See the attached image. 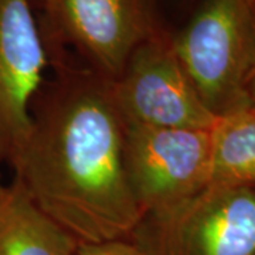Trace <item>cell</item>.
Masks as SVG:
<instances>
[{
    "mask_svg": "<svg viewBox=\"0 0 255 255\" xmlns=\"http://www.w3.org/2000/svg\"><path fill=\"white\" fill-rule=\"evenodd\" d=\"M251 6H253V16H254V26H255V4L251 1ZM248 102L254 104L255 105V71L251 82H250V87H248Z\"/></svg>",
    "mask_w": 255,
    "mask_h": 255,
    "instance_id": "obj_11",
    "label": "cell"
},
{
    "mask_svg": "<svg viewBox=\"0 0 255 255\" xmlns=\"http://www.w3.org/2000/svg\"><path fill=\"white\" fill-rule=\"evenodd\" d=\"M111 95L125 125L211 129L217 118L193 88L172 47V31L135 50Z\"/></svg>",
    "mask_w": 255,
    "mask_h": 255,
    "instance_id": "obj_6",
    "label": "cell"
},
{
    "mask_svg": "<svg viewBox=\"0 0 255 255\" xmlns=\"http://www.w3.org/2000/svg\"><path fill=\"white\" fill-rule=\"evenodd\" d=\"M251 1H253V3H254V4H255V0H251Z\"/></svg>",
    "mask_w": 255,
    "mask_h": 255,
    "instance_id": "obj_12",
    "label": "cell"
},
{
    "mask_svg": "<svg viewBox=\"0 0 255 255\" xmlns=\"http://www.w3.org/2000/svg\"><path fill=\"white\" fill-rule=\"evenodd\" d=\"M47 47L73 50L105 80H117L142 44L166 34L160 0H43Z\"/></svg>",
    "mask_w": 255,
    "mask_h": 255,
    "instance_id": "obj_3",
    "label": "cell"
},
{
    "mask_svg": "<svg viewBox=\"0 0 255 255\" xmlns=\"http://www.w3.org/2000/svg\"><path fill=\"white\" fill-rule=\"evenodd\" d=\"M172 47L203 105L220 118L248 104L255 71L251 0H203Z\"/></svg>",
    "mask_w": 255,
    "mask_h": 255,
    "instance_id": "obj_2",
    "label": "cell"
},
{
    "mask_svg": "<svg viewBox=\"0 0 255 255\" xmlns=\"http://www.w3.org/2000/svg\"><path fill=\"white\" fill-rule=\"evenodd\" d=\"M54 78L30 110V129L9 164L36 206L78 243L129 238L143 213L128 184L125 124L110 80L46 47Z\"/></svg>",
    "mask_w": 255,
    "mask_h": 255,
    "instance_id": "obj_1",
    "label": "cell"
},
{
    "mask_svg": "<svg viewBox=\"0 0 255 255\" xmlns=\"http://www.w3.org/2000/svg\"><path fill=\"white\" fill-rule=\"evenodd\" d=\"M210 184H255V105L220 117L211 128Z\"/></svg>",
    "mask_w": 255,
    "mask_h": 255,
    "instance_id": "obj_9",
    "label": "cell"
},
{
    "mask_svg": "<svg viewBox=\"0 0 255 255\" xmlns=\"http://www.w3.org/2000/svg\"><path fill=\"white\" fill-rule=\"evenodd\" d=\"M74 255H146L130 238L102 243H80Z\"/></svg>",
    "mask_w": 255,
    "mask_h": 255,
    "instance_id": "obj_10",
    "label": "cell"
},
{
    "mask_svg": "<svg viewBox=\"0 0 255 255\" xmlns=\"http://www.w3.org/2000/svg\"><path fill=\"white\" fill-rule=\"evenodd\" d=\"M78 244L16 179L0 184V255H74Z\"/></svg>",
    "mask_w": 255,
    "mask_h": 255,
    "instance_id": "obj_8",
    "label": "cell"
},
{
    "mask_svg": "<svg viewBox=\"0 0 255 255\" xmlns=\"http://www.w3.org/2000/svg\"><path fill=\"white\" fill-rule=\"evenodd\" d=\"M124 162L143 216L170 209L210 184L211 129L125 125Z\"/></svg>",
    "mask_w": 255,
    "mask_h": 255,
    "instance_id": "obj_5",
    "label": "cell"
},
{
    "mask_svg": "<svg viewBox=\"0 0 255 255\" xmlns=\"http://www.w3.org/2000/svg\"><path fill=\"white\" fill-rule=\"evenodd\" d=\"M50 65L30 0H0V162L30 129V110Z\"/></svg>",
    "mask_w": 255,
    "mask_h": 255,
    "instance_id": "obj_7",
    "label": "cell"
},
{
    "mask_svg": "<svg viewBox=\"0 0 255 255\" xmlns=\"http://www.w3.org/2000/svg\"><path fill=\"white\" fill-rule=\"evenodd\" d=\"M0 184H1V183H0Z\"/></svg>",
    "mask_w": 255,
    "mask_h": 255,
    "instance_id": "obj_13",
    "label": "cell"
},
{
    "mask_svg": "<svg viewBox=\"0 0 255 255\" xmlns=\"http://www.w3.org/2000/svg\"><path fill=\"white\" fill-rule=\"evenodd\" d=\"M129 238L146 255H255V184H209L143 216Z\"/></svg>",
    "mask_w": 255,
    "mask_h": 255,
    "instance_id": "obj_4",
    "label": "cell"
}]
</instances>
